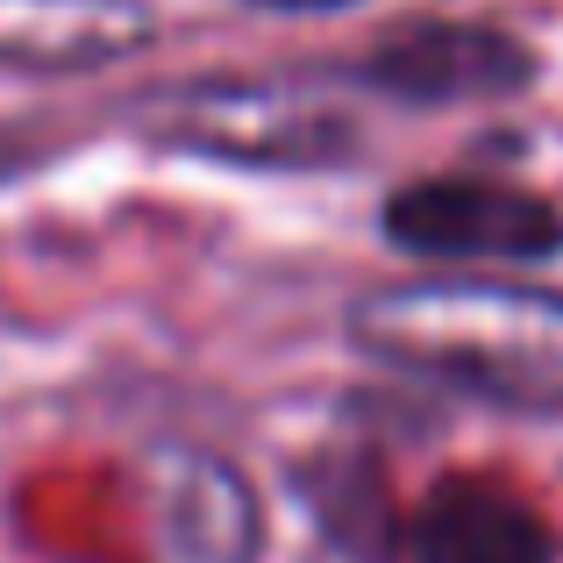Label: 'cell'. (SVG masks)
Here are the masks:
<instances>
[{
  "label": "cell",
  "mask_w": 563,
  "mask_h": 563,
  "mask_svg": "<svg viewBox=\"0 0 563 563\" xmlns=\"http://www.w3.org/2000/svg\"><path fill=\"white\" fill-rule=\"evenodd\" d=\"M343 321L350 343L393 372L507 413H563V292L442 272L357 292Z\"/></svg>",
  "instance_id": "cell-1"
},
{
  "label": "cell",
  "mask_w": 563,
  "mask_h": 563,
  "mask_svg": "<svg viewBox=\"0 0 563 563\" xmlns=\"http://www.w3.org/2000/svg\"><path fill=\"white\" fill-rule=\"evenodd\" d=\"M143 143L179 157H214L243 172H329L364 151L343 93L307 71H235V79H165L122 100Z\"/></svg>",
  "instance_id": "cell-2"
},
{
  "label": "cell",
  "mask_w": 563,
  "mask_h": 563,
  "mask_svg": "<svg viewBox=\"0 0 563 563\" xmlns=\"http://www.w3.org/2000/svg\"><path fill=\"white\" fill-rule=\"evenodd\" d=\"M385 243L428 264H550L563 257V207L507 179H407L378 200Z\"/></svg>",
  "instance_id": "cell-3"
},
{
  "label": "cell",
  "mask_w": 563,
  "mask_h": 563,
  "mask_svg": "<svg viewBox=\"0 0 563 563\" xmlns=\"http://www.w3.org/2000/svg\"><path fill=\"white\" fill-rule=\"evenodd\" d=\"M264 507L243 464L207 442H157L143 456V563H257Z\"/></svg>",
  "instance_id": "cell-4"
},
{
  "label": "cell",
  "mask_w": 563,
  "mask_h": 563,
  "mask_svg": "<svg viewBox=\"0 0 563 563\" xmlns=\"http://www.w3.org/2000/svg\"><path fill=\"white\" fill-rule=\"evenodd\" d=\"M542 57L521 36L493 22H450V14H421V22H393L364 51L357 79L385 100L407 108H471V100H514L528 93Z\"/></svg>",
  "instance_id": "cell-5"
},
{
  "label": "cell",
  "mask_w": 563,
  "mask_h": 563,
  "mask_svg": "<svg viewBox=\"0 0 563 563\" xmlns=\"http://www.w3.org/2000/svg\"><path fill=\"white\" fill-rule=\"evenodd\" d=\"M157 43V14L143 0H0V71H79L122 65Z\"/></svg>",
  "instance_id": "cell-6"
},
{
  "label": "cell",
  "mask_w": 563,
  "mask_h": 563,
  "mask_svg": "<svg viewBox=\"0 0 563 563\" xmlns=\"http://www.w3.org/2000/svg\"><path fill=\"white\" fill-rule=\"evenodd\" d=\"M413 563H556V536L514 485L499 478H442L407 521Z\"/></svg>",
  "instance_id": "cell-7"
},
{
  "label": "cell",
  "mask_w": 563,
  "mask_h": 563,
  "mask_svg": "<svg viewBox=\"0 0 563 563\" xmlns=\"http://www.w3.org/2000/svg\"><path fill=\"white\" fill-rule=\"evenodd\" d=\"M321 514V528H329L335 542H350V550L378 556L385 536H393V507H385V485L372 464H329V478H321V493H307Z\"/></svg>",
  "instance_id": "cell-8"
},
{
  "label": "cell",
  "mask_w": 563,
  "mask_h": 563,
  "mask_svg": "<svg viewBox=\"0 0 563 563\" xmlns=\"http://www.w3.org/2000/svg\"><path fill=\"white\" fill-rule=\"evenodd\" d=\"M264 14H335V8H357V0H250Z\"/></svg>",
  "instance_id": "cell-9"
}]
</instances>
